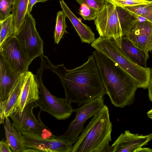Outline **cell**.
<instances>
[{
    "label": "cell",
    "mask_w": 152,
    "mask_h": 152,
    "mask_svg": "<svg viewBox=\"0 0 152 152\" xmlns=\"http://www.w3.org/2000/svg\"><path fill=\"white\" fill-rule=\"evenodd\" d=\"M41 66L49 69L60 79L65 97L71 103L80 107L92 100L107 94L93 55L81 66L68 69L64 64L54 65L43 54Z\"/></svg>",
    "instance_id": "1"
},
{
    "label": "cell",
    "mask_w": 152,
    "mask_h": 152,
    "mask_svg": "<svg viewBox=\"0 0 152 152\" xmlns=\"http://www.w3.org/2000/svg\"><path fill=\"white\" fill-rule=\"evenodd\" d=\"M92 54L112 103L121 108L132 104L138 88L135 80L117 64L99 51L96 50Z\"/></svg>",
    "instance_id": "2"
},
{
    "label": "cell",
    "mask_w": 152,
    "mask_h": 152,
    "mask_svg": "<svg viewBox=\"0 0 152 152\" xmlns=\"http://www.w3.org/2000/svg\"><path fill=\"white\" fill-rule=\"evenodd\" d=\"M112 124L105 104L91 118L73 145L71 152H111Z\"/></svg>",
    "instance_id": "3"
},
{
    "label": "cell",
    "mask_w": 152,
    "mask_h": 152,
    "mask_svg": "<svg viewBox=\"0 0 152 152\" xmlns=\"http://www.w3.org/2000/svg\"><path fill=\"white\" fill-rule=\"evenodd\" d=\"M91 45L129 74L136 82L138 88L144 89L148 88L150 79V68L142 67L131 61L118 47L114 38L99 37Z\"/></svg>",
    "instance_id": "4"
},
{
    "label": "cell",
    "mask_w": 152,
    "mask_h": 152,
    "mask_svg": "<svg viewBox=\"0 0 152 152\" xmlns=\"http://www.w3.org/2000/svg\"><path fill=\"white\" fill-rule=\"evenodd\" d=\"M43 69L41 66L35 75L39 91L37 100L41 110L46 112L58 120H65L73 112L71 103L65 97L61 98L52 94L44 84L42 79Z\"/></svg>",
    "instance_id": "5"
},
{
    "label": "cell",
    "mask_w": 152,
    "mask_h": 152,
    "mask_svg": "<svg viewBox=\"0 0 152 152\" xmlns=\"http://www.w3.org/2000/svg\"><path fill=\"white\" fill-rule=\"evenodd\" d=\"M104 105L102 96L96 98L78 108L73 109V112L76 113L75 118L70 123L67 129L58 137L73 145L84 130L86 121L97 113Z\"/></svg>",
    "instance_id": "6"
},
{
    "label": "cell",
    "mask_w": 152,
    "mask_h": 152,
    "mask_svg": "<svg viewBox=\"0 0 152 152\" xmlns=\"http://www.w3.org/2000/svg\"><path fill=\"white\" fill-rule=\"evenodd\" d=\"M94 24L99 37H113L121 48L123 36L116 6L114 4L106 0L103 9L98 12Z\"/></svg>",
    "instance_id": "7"
},
{
    "label": "cell",
    "mask_w": 152,
    "mask_h": 152,
    "mask_svg": "<svg viewBox=\"0 0 152 152\" xmlns=\"http://www.w3.org/2000/svg\"><path fill=\"white\" fill-rule=\"evenodd\" d=\"M30 59L43 54V42L36 27V22L31 13L27 12L23 24L15 35Z\"/></svg>",
    "instance_id": "8"
},
{
    "label": "cell",
    "mask_w": 152,
    "mask_h": 152,
    "mask_svg": "<svg viewBox=\"0 0 152 152\" xmlns=\"http://www.w3.org/2000/svg\"><path fill=\"white\" fill-rule=\"evenodd\" d=\"M0 53L17 73L21 74L28 71L32 61L15 36L8 38L0 45Z\"/></svg>",
    "instance_id": "9"
},
{
    "label": "cell",
    "mask_w": 152,
    "mask_h": 152,
    "mask_svg": "<svg viewBox=\"0 0 152 152\" xmlns=\"http://www.w3.org/2000/svg\"><path fill=\"white\" fill-rule=\"evenodd\" d=\"M22 133L26 149H33L37 152H72L73 145L58 136L55 138H46L33 132L26 131Z\"/></svg>",
    "instance_id": "10"
},
{
    "label": "cell",
    "mask_w": 152,
    "mask_h": 152,
    "mask_svg": "<svg viewBox=\"0 0 152 152\" xmlns=\"http://www.w3.org/2000/svg\"><path fill=\"white\" fill-rule=\"evenodd\" d=\"M38 106L37 101H34L26 106L21 113L12 112L9 116L12 121V125L20 132L29 131L43 136L49 129L37 119L33 113V109Z\"/></svg>",
    "instance_id": "11"
},
{
    "label": "cell",
    "mask_w": 152,
    "mask_h": 152,
    "mask_svg": "<svg viewBox=\"0 0 152 152\" xmlns=\"http://www.w3.org/2000/svg\"><path fill=\"white\" fill-rule=\"evenodd\" d=\"M152 140V133L147 135L131 133L128 130L121 133L111 145V152H136Z\"/></svg>",
    "instance_id": "12"
},
{
    "label": "cell",
    "mask_w": 152,
    "mask_h": 152,
    "mask_svg": "<svg viewBox=\"0 0 152 152\" xmlns=\"http://www.w3.org/2000/svg\"><path fill=\"white\" fill-rule=\"evenodd\" d=\"M127 36L145 52L148 53L152 50V23L145 20H139Z\"/></svg>",
    "instance_id": "13"
},
{
    "label": "cell",
    "mask_w": 152,
    "mask_h": 152,
    "mask_svg": "<svg viewBox=\"0 0 152 152\" xmlns=\"http://www.w3.org/2000/svg\"><path fill=\"white\" fill-rule=\"evenodd\" d=\"M39 93L38 85L35 75L31 72L28 71L26 72L20 94L13 112L21 113L28 104L37 101L39 98Z\"/></svg>",
    "instance_id": "14"
},
{
    "label": "cell",
    "mask_w": 152,
    "mask_h": 152,
    "mask_svg": "<svg viewBox=\"0 0 152 152\" xmlns=\"http://www.w3.org/2000/svg\"><path fill=\"white\" fill-rule=\"evenodd\" d=\"M20 75L12 70L0 55V102L7 99Z\"/></svg>",
    "instance_id": "15"
},
{
    "label": "cell",
    "mask_w": 152,
    "mask_h": 152,
    "mask_svg": "<svg viewBox=\"0 0 152 152\" xmlns=\"http://www.w3.org/2000/svg\"><path fill=\"white\" fill-rule=\"evenodd\" d=\"M26 73L20 75L7 100L0 102V124H4L5 119L13 111L20 94Z\"/></svg>",
    "instance_id": "16"
},
{
    "label": "cell",
    "mask_w": 152,
    "mask_h": 152,
    "mask_svg": "<svg viewBox=\"0 0 152 152\" xmlns=\"http://www.w3.org/2000/svg\"><path fill=\"white\" fill-rule=\"evenodd\" d=\"M62 10L70 20L80 37L82 42L90 44L96 39L91 28L83 23L69 9L64 0L59 1Z\"/></svg>",
    "instance_id": "17"
},
{
    "label": "cell",
    "mask_w": 152,
    "mask_h": 152,
    "mask_svg": "<svg viewBox=\"0 0 152 152\" xmlns=\"http://www.w3.org/2000/svg\"><path fill=\"white\" fill-rule=\"evenodd\" d=\"M120 49L132 61L142 67H147V61L149 58L148 53L136 46L127 36H123L122 37Z\"/></svg>",
    "instance_id": "18"
},
{
    "label": "cell",
    "mask_w": 152,
    "mask_h": 152,
    "mask_svg": "<svg viewBox=\"0 0 152 152\" xmlns=\"http://www.w3.org/2000/svg\"><path fill=\"white\" fill-rule=\"evenodd\" d=\"M4 124L6 140L13 152H25L26 148L22 132L17 130L12 125L9 118H5Z\"/></svg>",
    "instance_id": "19"
},
{
    "label": "cell",
    "mask_w": 152,
    "mask_h": 152,
    "mask_svg": "<svg viewBox=\"0 0 152 152\" xmlns=\"http://www.w3.org/2000/svg\"><path fill=\"white\" fill-rule=\"evenodd\" d=\"M28 0H14L11 8L16 35L22 28L27 12Z\"/></svg>",
    "instance_id": "20"
},
{
    "label": "cell",
    "mask_w": 152,
    "mask_h": 152,
    "mask_svg": "<svg viewBox=\"0 0 152 152\" xmlns=\"http://www.w3.org/2000/svg\"><path fill=\"white\" fill-rule=\"evenodd\" d=\"M123 36H127L139 18L130 12L126 7H116Z\"/></svg>",
    "instance_id": "21"
},
{
    "label": "cell",
    "mask_w": 152,
    "mask_h": 152,
    "mask_svg": "<svg viewBox=\"0 0 152 152\" xmlns=\"http://www.w3.org/2000/svg\"><path fill=\"white\" fill-rule=\"evenodd\" d=\"M0 45L9 37L15 36V26L12 14L7 18L0 21Z\"/></svg>",
    "instance_id": "22"
},
{
    "label": "cell",
    "mask_w": 152,
    "mask_h": 152,
    "mask_svg": "<svg viewBox=\"0 0 152 152\" xmlns=\"http://www.w3.org/2000/svg\"><path fill=\"white\" fill-rule=\"evenodd\" d=\"M139 18H142L152 23V2L150 3L126 7Z\"/></svg>",
    "instance_id": "23"
},
{
    "label": "cell",
    "mask_w": 152,
    "mask_h": 152,
    "mask_svg": "<svg viewBox=\"0 0 152 152\" xmlns=\"http://www.w3.org/2000/svg\"><path fill=\"white\" fill-rule=\"evenodd\" d=\"M66 15L62 10L57 14L56 24L54 32V43L58 44L64 34L66 32L67 27L65 22Z\"/></svg>",
    "instance_id": "24"
},
{
    "label": "cell",
    "mask_w": 152,
    "mask_h": 152,
    "mask_svg": "<svg viewBox=\"0 0 152 152\" xmlns=\"http://www.w3.org/2000/svg\"><path fill=\"white\" fill-rule=\"evenodd\" d=\"M80 15L85 20H95L97 16L98 11L85 4L81 5Z\"/></svg>",
    "instance_id": "25"
},
{
    "label": "cell",
    "mask_w": 152,
    "mask_h": 152,
    "mask_svg": "<svg viewBox=\"0 0 152 152\" xmlns=\"http://www.w3.org/2000/svg\"><path fill=\"white\" fill-rule=\"evenodd\" d=\"M14 0H0V21L9 16Z\"/></svg>",
    "instance_id": "26"
},
{
    "label": "cell",
    "mask_w": 152,
    "mask_h": 152,
    "mask_svg": "<svg viewBox=\"0 0 152 152\" xmlns=\"http://www.w3.org/2000/svg\"><path fill=\"white\" fill-rule=\"evenodd\" d=\"M116 7H126L137 5L146 4L152 2L145 0H107Z\"/></svg>",
    "instance_id": "27"
},
{
    "label": "cell",
    "mask_w": 152,
    "mask_h": 152,
    "mask_svg": "<svg viewBox=\"0 0 152 152\" xmlns=\"http://www.w3.org/2000/svg\"><path fill=\"white\" fill-rule=\"evenodd\" d=\"M106 0H76L77 2L80 5L85 4L97 10L98 12L103 9Z\"/></svg>",
    "instance_id": "28"
},
{
    "label": "cell",
    "mask_w": 152,
    "mask_h": 152,
    "mask_svg": "<svg viewBox=\"0 0 152 152\" xmlns=\"http://www.w3.org/2000/svg\"><path fill=\"white\" fill-rule=\"evenodd\" d=\"M0 152H12L10 145L6 140H1L0 142Z\"/></svg>",
    "instance_id": "29"
},
{
    "label": "cell",
    "mask_w": 152,
    "mask_h": 152,
    "mask_svg": "<svg viewBox=\"0 0 152 152\" xmlns=\"http://www.w3.org/2000/svg\"><path fill=\"white\" fill-rule=\"evenodd\" d=\"M148 88L149 98L150 100L152 102V68L151 69L150 79Z\"/></svg>",
    "instance_id": "30"
},
{
    "label": "cell",
    "mask_w": 152,
    "mask_h": 152,
    "mask_svg": "<svg viewBox=\"0 0 152 152\" xmlns=\"http://www.w3.org/2000/svg\"><path fill=\"white\" fill-rule=\"evenodd\" d=\"M37 0H28L27 12L31 13L34 5L37 3Z\"/></svg>",
    "instance_id": "31"
},
{
    "label": "cell",
    "mask_w": 152,
    "mask_h": 152,
    "mask_svg": "<svg viewBox=\"0 0 152 152\" xmlns=\"http://www.w3.org/2000/svg\"><path fill=\"white\" fill-rule=\"evenodd\" d=\"M152 152V149L148 148L141 147L136 151V152Z\"/></svg>",
    "instance_id": "32"
},
{
    "label": "cell",
    "mask_w": 152,
    "mask_h": 152,
    "mask_svg": "<svg viewBox=\"0 0 152 152\" xmlns=\"http://www.w3.org/2000/svg\"><path fill=\"white\" fill-rule=\"evenodd\" d=\"M147 114L149 118L152 119V109L148 111L147 112Z\"/></svg>",
    "instance_id": "33"
},
{
    "label": "cell",
    "mask_w": 152,
    "mask_h": 152,
    "mask_svg": "<svg viewBox=\"0 0 152 152\" xmlns=\"http://www.w3.org/2000/svg\"><path fill=\"white\" fill-rule=\"evenodd\" d=\"M49 0H37V3L38 2H45Z\"/></svg>",
    "instance_id": "34"
},
{
    "label": "cell",
    "mask_w": 152,
    "mask_h": 152,
    "mask_svg": "<svg viewBox=\"0 0 152 152\" xmlns=\"http://www.w3.org/2000/svg\"><path fill=\"white\" fill-rule=\"evenodd\" d=\"M146 1H150V2H152V0H145Z\"/></svg>",
    "instance_id": "35"
},
{
    "label": "cell",
    "mask_w": 152,
    "mask_h": 152,
    "mask_svg": "<svg viewBox=\"0 0 152 152\" xmlns=\"http://www.w3.org/2000/svg\"><path fill=\"white\" fill-rule=\"evenodd\" d=\"M49 130H48V131H49Z\"/></svg>",
    "instance_id": "36"
}]
</instances>
